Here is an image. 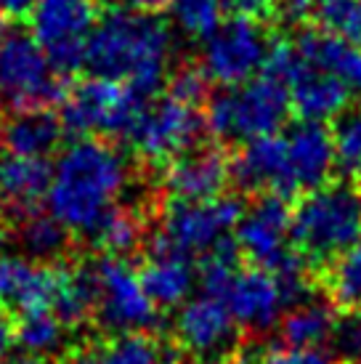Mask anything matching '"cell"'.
<instances>
[{
    "label": "cell",
    "mask_w": 361,
    "mask_h": 364,
    "mask_svg": "<svg viewBox=\"0 0 361 364\" xmlns=\"http://www.w3.org/2000/svg\"><path fill=\"white\" fill-rule=\"evenodd\" d=\"M144 237V218L136 208L120 205L101 221V226L93 232L90 242L96 245L99 250H104L107 255H117L122 258V253L133 250Z\"/></svg>",
    "instance_id": "d4e9b609"
},
{
    "label": "cell",
    "mask_w": 361,
    "mask_h": 364,
    "mask_svg": "<svg viewBox=\"0 0 361 364\" xmlns=\"http://www.w3.org/2000/svg\"><path fill=\"white\" fill-rule=\"evenodd\" d=\"M292 242L303 261L332 263L361 245V192L348 183H324L303 194L292 210Z\"/></svg>",
    "instance_id": "3957f363"
},
{
    "label": "cell",
    "mask_w": 361,
    "mask_h": 364,
    "mask_svg": "<svg viewBox=\"0 0 361 364\" xmlns=\"http://www.w3.org/2000/svg\"><path fill=\"white\" fill-rule=\"evenodd\" d=\"M64 136V122L48 109H16L0 125L3 152L45 160Z\"/></svg>",
    "instance_id": "ffe728a7"
},
{
    "label": "cell",
    "mask_w": 361,
    "mask_h": 364,
    "mask_svg": "<svg viewBox=\"0 0 361 364\" xmlns=\"http://www.w3.org/2000/svg\"><path fill=\"white\" fill-rule=\"evenodd\" d=\"M32 6H35V0H0V14L21 16V14H30Z\"/></svg>",
    "instance_id": "74e56055"
},
{
    "label": "cell",
    "mask_w": 361,
    "mask_h": 364,
    "mask_svg": "<svg viewBox=\"0 0 361 364\" xmlns=\"http://www.w3.org/2000/svg\"><path fill=\"white\" fill-rule=\"evenodd\" d=\"M90 364H160V346L144 333L114 335L93 354Z\"/></svg>",
    "instance_id": "f1b7e54d"
},
{
    "label": "cell",
    "mask_w": 361,
    "mask_h": 364,
    "mask_svg": "<svg viewBox=\"0 0 361 364\" xmlns=\"http://www.w3.org/2000/svg\"><path fill=\"white\" fill-rule=\"evenodd\" d=\"M330 341L343 364H361V309L338 316Z\"/></svg>",
    "instance_id": "1f68e13d"
},
{
    "label": "cell",
    "mask_w": 361,
    "mask_h": 364,
    "mask_svg": "<svg viewBox=\"0 0 361 364\" xmlns=\"http://www.w3.org/2000/svg\"><path fill=\"white\" fill-rule=\"evenodd\" d=\"M131 181L125 154L99 139H82L67 146L50 171V189L45 197L48 215L67 229V234L93 237L101 221L114 208Z\"/></svg>",
    "instance_id": "6da1fadb"
},
{
    "label": "cell",
    "mask_w": 361,
    "mask_h": 364,
    "mask_svg": "<svg viewBox=\"0 0 361 364\" xmlns=\"http://www.w3.org/2000/svg\"><path fill=\"white\" fill-rule=\"evenodd\" d=\"M16 364H43L41 359H21V362H16Z\"/></svg>",
    "instance_id": "ab89813d"
},
{
    "label": "cell",
    "mask_w": 361,
    "mask_h": 364,
    "mask_svg": "<svg viewBox=\"0 0 361 364\" xmlns=\"http://www.w3.org/2000/svg\"><path fill=\"white\" fill-rule=\"evenodd\" d=\"M274 3H276V0H274ZM279 3L287 9V14L295 16V14H306V11H311L313 0H279Z\"/></svg>",
    "instance_id": "f35d334b"
},
{
    "label": "cell",
    "mask_w": 361,
    "mask_h": 364,
    "mask_svg": "<svg viewBox=\"0 0 361 364\" xmlns=\"http://www.w3.org/2000/svg\"><path fill=\"white\" fill-rule=\"evenodd\" d=\"M64 330H67V324L53 311L27 314V316H19V322H16V346H21L30 354V359L48 356L59 351Z\"/></svg>",
    "instance_id": "484cf974"
},
{
    "label": "cell",
    "mask_w": 361,
    "mask_h": 364,
    "mask_svg": "<svg viewBox=\"0 0 361 364\" xmlns=\"http://www.w3.org/2000/svg\"><path fill=\"white\" fill-rule=\"evenodd\" d=\"M59 269V282H56V301L53 314L61 322L72 327L80 324L96 311V279L93 269L88 266H56Z\"/></svg>",
    "instance_id": "603a6c76"
},
{
    "label": "cell",
    "mask_w": 361,
    "mask_h": 364,
    "mask_svg": "<svg viewBox=\"0 0 361 364\" xmlns=\"http://www.w3.org/2000/svg\"><path fill=\"white\" fill-rule=\"evenodd\" d=\"M50 168L45 160L0 154V210L27 218L48 197Z\"/></svg>",
    "instance_id": "ac0fdd59"
},
{
    "label": "cell",
    "mask_w": 361,
    "mask_h": 364,
    "mask_svg": "<svg viewBox=\"0 0 361 364\" xmlns=\"http://www.w3.org/2000/svg\"><path fill=\"white\" fill-rule=\"evenodd\" d=\"M212 364H242V362H231V359H221V362H212Z\"/></svg>",
    "instance_id": "b9f144b4"
},
{
    "label": "cell",
    "mask_w": 361,
    "mask_h": 364,
    "mask_svg": "<svg viewBox=\"0 0 361 364\" xmlns=\"http://www.w3.org/2000/svg\"><path fill=\"white\" fill-rule=\"evenodd\" d=\"M258 364H343L338 356L327 354L321 348H292V346H281V348H271L258 359Z\"/></svg>",
    "instance_id": "d6a6232c"
},
{
    "label": "cell",
    "mask_w": 361,
    "mask_h": 364,
    "mask_svg": "<svg viewBox=\"0 0 361 364\" xmlns=\"http://www.w3.org/2000/svg\"><path fill=\"white\" fill-rule=\"evenodd\" d=\"M0 99H3V96H0Z\"/></svg>",
    "instance_id": "7bdbcfd3"
},
{
    "label": "cell",
    "mask_w": 361,
    "mask_h": 364,
    "mask_svg": "<svg viewBox=\"0 0 361 364\" xmlns=\"http://www.w3.org/2000/svg\"><path fill=\"white\" fill-rule=\"evenodd\" d=\"M173 330H176V341L189 354L210 359V356L226 354L234 346L237 322L231 319L223 301L212 295H200V298H189L180 306Z\"/></svg>",
    "instance_id": "2e32d148"
},
{
    "label": "cell",
    "mask_w": 361,
    "mask_h": 364,
    "mask_svg": "<svg viewBox=\"0 0 361 364\" xmlns=\"http://www.w3.org/2000/svg\"><path fill=\"white\" fill-rule=\"evenodd\" d=\"M324 287L335 306L345 311L361 309V245L324 266Z\"/></svg>",
    "instance_id": "cb8c5ba5"
},
{
    "label": "cell",
    "mask_w": 361,
    "mask_h": 364,
    "mask_svg": "<svg viewBox=\"0 0 361 364\" xmlns=\"http://www.w3.org/2000/svg\"><path fill=\"white\" fill-rule=\"evenodd\" d=\"M242 215V203L234 197H215L200 203L171 200L162 210V229L157 242L168 245L183 255L212 253L218 245L231 240L229 234L237 232Z\"/></svg>",
    "instance_id": "8fae6325"
},
{
    "label": "cell",
    "mask_w": 361,
    "mask_h": 364,
    "mask_svg": "<svg viewBox=\"0 0 361 364\" xmlns=\"http://www.w3.org/2000/svg\"><path fill=\"white\" fill-rule=\"evenodd\" d=\"M237 250L252 266L276 274L287 282H306L303 258L292 242V210L279 197H263L242 215L237 226Z\"/></svg>",
    "instance_id": "ba28073f"
},
{
    "label": "cell",
    "mask_w": 361,
    "mask_h": 364,
    "mask_svg": "<svg viewBox=\"0 0 361 364\" xmlns=\"http://www.w3.org/2000/svg\"><path fill=\"white\" fill-rule=\"evenodd\" d=\"M226 6L234 11V16L266 21V16L274 14V0H226Z\"/></svg>",
    "instance_id": "e575fe53"
},
{
    "label": "cell",
    "mask_w": 361,
    "mask_h": 364,
    "mask_svg": "<svg viewBox=\"0 0 361 364\" xmlns=\"http://www.w3.org/2000/svg\"><path fill=\"white\" fill-rule=\"evenodd\" d=\"M99 24L96 0H35L30 32L64 75L82 67L85 48Z\"/></svg>",
    "instance_id": "7c38bea8"
},
{
    "label": "cell",
    "mask_w": 361,
    "mask_h": 364,
    "mask_svg": "<svg viewBox=\"0 0 361 364\" xmlns=\"http://www.w3.org/2000/svg\"><path fill=\"white\" fill-rule=\"evenodd\" d=\"M205 91H208V77H205L202 70H197V67L180 70L171 80L173 96H178V99H183V102H189V104H197L200 99H205Z\"/></svg>",
    "instance_id": "836d02e7"
},
{
    "label": "cell",
    "mask_w": 361,
    "mask_h": 364,
    "mask_svg": "<svg viewBox=\"0 0 361 364\" xmlns=\"http://www.w3.org/2000/svg\"><path fill=\"white\" fill-rule=\"evenodd\" d=\"M338 316L330 304L306 298L281 316V338L292 348H321L332 338Z\"/></svg>",
    "instance_id": "7402d4cb"
},
{
    "label": "cell",
    "mask_w": 361,
    "mask_h": 364,
    "mask_svg": "<svg viewBox=\"0 0 361 364\" xmlns=\"http://www.w3.org/2000/svg\"><path fill=\"white\" fill-rule=\"evenodd\" d=\"M231 178V162L221 149L200 146L191 149L178 160L168 165L165 173V189L173 194V200L183 203H200V200H215L223 197V189Z\"/></svg>",
    "instance_id": "e0dca14e"
},
{
    "label": "cell",
    "mask_w": 361,
    "mask_h": 364,
    "mask_svg": "<svg viewBox=\"0 0 361 364\" xmlns=\"http://www.w3.org/2000/svg\"><path fill=\"white\" fill-rule=\"evenodd\" d=\"M311 11L321 32L361 46V0H313Z\"/></svg>",
    "instance_id": "4316f807"
},
{
    "label": "cell",
    "mask_w": 361,
    "mask_h": 364,
    "mask_svg": "<svg viewBox=\"0 0 361 364\" xmlns=\"http://www.w3.org/2000/svg\"><path fill=\"white\" fill-rule=\"evenodd\" d=\"M61 72L30 30H0V96L16 109H45L64 99Z\"/></svg>",
    "instance_id": "5b68a950"
},
{
    "label": "cell",
    "mask_w": 361,
    "mask_h": 364,
    "mask_svg": "<svg viewBox=\"0 0 361 364\" xmlns=\"http://www.w3.org/2000/svg\"><path fill=\"white\" fill-rule=\"evenodd\" d=\"M173 19L183 32L208 38L221 24L226 0H171Z\"/></svg>",
    "instance_id": "f546056e"
},
{
    "label": "cell",
    "mask_w": 361,
    "mask_h": 364,
    "mask_svg": "<svg viewBox=\"0 0 361 364\" xmlns=\"http://www.w3.org/2000/svg\"><path fill=\"white\" fill-rule=\"evenodd\" d=\"M141 96L120 82L88 77L72 85L61 99L64 131L85 139L96 136H128L141 112Z\"/></svg>",
    "instance_id": "9c48e42d"
},
{
    "label": "cell",
    "mask_w": 361,
    "mask_h": 364,
    "mask_svg": "<svg viewBox=\"0 0 361 364\" xmlns=\"http://www.w3.org/2000/svg\"><path fill=\"white\" fill-rule=\"evenodd\" d=\"M14 346H16V322L6 309H0V362L14 351Z\"/></svg>",
    "instance_id": "8d00e7d4"
},
{
    "label": "cell",
    "mask_w": 361,
    "mask_h": 364,
    "mask_svg": "<svg viewBox=\"0 0 361 364\" xmlns=\"http://www.w3.org/2000/svg\"><path fill=\"white\" fill-rule=\"evenodd\" d=\"M290 93L284 82L263 72L242 85L212 93L208 102L205 125L226 144H250L276 136L290 114Z\"/></svg>",
    "instance_id": "277c9868"
},
{
    "label": "cell",
    "mask_w": 361,
    "mask_h": 364,
    "mask_svg": "<svg viewBox=\"0 0 361 364\" xmlns=\"http://www.w3.org/2000/svg\"><path fill=\"white\" fill-rule=\"evenodd\" d=\"M173 51L171 27L154 14L114 11L96 24L82 67L90 77L120 82L141 99H149L171 75Z\"/></svg>",
    "instance_id": "7a4b0ae2"
},
{
    "label": "cell",
    "mask_w": 361,
    "mask_h": 364,
    "mask_svg": "<svg viewBox=\"0 0 361 364\" xmlns=\"http://www.w3.org/2000/svg\"><path fill=\"white\" fill-rule=\"evenodd\" d=\"M96 3H107L117 11H131V14H151V11L168 6L171 0H96Z\"/></svg>",
    "instance_id": "d590c367"
},
{
    "label": "cell",
    "mask_w": 361,
    "mask_h": 364,
    "mask_svg": "<svg viewBox=\"0 0 361 364\" xmlns=\"http://www.w3.org/2000/svg\"><path fill=\"white\" fill-rule=\"evenodd\" d=\"M139 277L154 306L160 309V306L186 304L194 284L200 279V272L194 269L189 255L178 253L162 242H154V250L141 266Z\"/></svg>",
    "instance_id": "d6986e66"
},
{
    "label": "cell",
    "mask_w": 361,
    "mask_h": 364,
    "mask_svg": "<svg viewBox=\"0 0 361 364\" xmlns=\"http://www.w3.org/2000/svg\"><path fill=\"white\" fill-rule=\"evenodd\" d=\"M338 165L345 173H361V104L338 117V128L332 133Z\"/></svg>",
    "instance_id": "4dcf8cb0"
},
{
    "label": "cell",
    "mask_w": 361,
    "mask_h": 364,
    "mask_svg": "<svg viewBox=\"0 0 361 364\" xmlns=\"http://www.w3.org/2000/svg\"><path fill=\"white\" fill-rule=\"evenodd\" d=\"M67 364H90V359H82L80 356V359H72V362H67Z\"/></svg>",
    "instance_id": "60d3db41"
},
{
    "label": "cell",
    "mask_w": 361,
    "mask_h": 364,
    "mask_svg": "<svg viewBox=\"0 0 361 364\" xmlns=\"http://www.w3.org/2000/svg\"><path fill=\"white\" fill-rule=\"evenodd\" d=\"M59 269L30 255H0V309L19 316L53 311Z\"/></svg>",
    "instance_id": "9a60e30c"
},
{
    "label": "cell",
    "mask_w": 361,
    "mask_h": 364,
    "mask_svg": "<svg viewBox=\"0 0 361 364\" xmlns=\"http://www.w3.org/2000/svg\"><path fill=\"white\" fill-rule=\"evenodd\" d=\"M292 43L308 64L338 77L351 93H361V46L321 30L301 32Z\"/></svg>",
    "instance_id": "44dd1931"
},
{
    "label": "cell",
    "mask_w": 361,
    "mask_h": 364,
    "mask_svg": "<svg viewBox=\"0 0 361 364\" xmlns=\"http://www.w3.org/2000/svg\"><path fill=\"white\" fill-rule=\"evenodd\" d=\"M306 284L284 282L266 269H237L218 301L229 309L231 319L252 333H269L295 304L306 301Z\"/></svg>",
    "instance_id": "4fadbf2b"
},
{
    "label": "cell",
    "mask_w": 361,
    "mask_h": 364,
    "mask_svg": "<svg viewBox=\"0 0 361 364\" xmlns=\"http://www.w3.org/2000/svg\"><path fill=\"white\" fill-rule=\"evenodd\" d=\"M205 128L208 125L197 104H189L168 93L141 107L139 117L125 139L131 141L133 152L144 162L168 168L178 157L197 149V141Z\"/></svg>",
    "instance_id": "8992f818"
},
{
    "label": "cell",
    "mask_w": 361,
    "mask_h": 364,
    "mask_svg": "<svg viewBox=\"0 0 361 364\" xmlns=\"http://www.w3.org/2000/svg\"><path fill=\"white\" fill-rule=\"evenodd\" d=\"M274 41L263 21L234 16L223 19L215 30L202 38L200 70L208 82H218L221 88L242 85L266 72Z\"/></svg>",
    "instance_id": "52a82bcc"
},
{
    "label": "cell",
    "mask_w": 361,
    "mask_h": 364,
    "mask_svg": "<svg viewBox=\"0 0 361 364\" xmlns=\"http://www.w3.org/2000/svg\"><path fill=\"white\" fill-rule=\"evenodd\" d=\"M359 192H361V189H359Z\"/></svg>",
    "instance_id": "ee69618b"
},
{
    "label": "cell",
    "mask_w": 361,
    "mask_h": 364,
    "mask_svg": "<svg viewBox=\"0 0 361 364\" xmlns=\"http://www.w3.org/2000/svg\"><path fill=\"white\" fill-rule=\"evenodd\" d=\"M67 229L61 226L56 218H50L48 213H32L27 218H21L19 226V240L24 245V250L30 253V258L41 261V258H53L64 250L67 245Z\"/></svg>",
    "instance_id": "83f0119b"
},
{
    "label": "cell",
    "mask_w": 361,
    "mask_h": 364,
    "mask_svg": "<svg viewBox=\"0 0 361 364\" xmlns=\"http://www.w3.org/2000/svg\"><path fill=\"white\" fill-rule=\"evenodd\" d=\"M266 72L284 82L292 112L303 122H324L348 112L351 91L338 77L303 59L295 43H274Z\"/></svg>",
    "instance_id": "30bf717a"
},
{
    "label": "cell",
    "mask_w": 361,
    "mask_h": 364,
    "mask_svg": "<svg viewBox=\"0 0 361 364\" xmlns=\"http://www.w3.org/2000/svg\"><path fill=\"white\" fill-rule=\"evenodd\" d=\"M99 322L117 335L144 333L157 324V306L125 258L104 255L93 266Z\"/></svg>",
    "instance_id": "5bb4252c"
}]
</instances>
